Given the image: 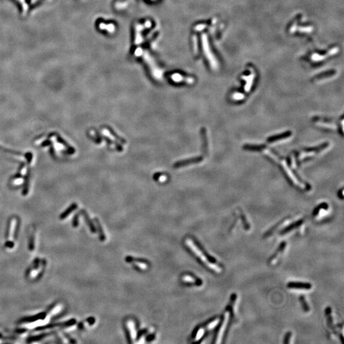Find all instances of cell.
Instances as JSON below:
<instances>
[{"label": "cell", "instance_id": "obj_1", "mask_svg": "<svg viewBox=\"0 0 344 344\" xmlns=\"http://www.w3.org/2000/svg\"><path fill=\"white\" fill-rule=\"evenodd\" d=\"M237 295L235 293L232 294L230 296L228 305L226 306L224 312H223L221 318H220L218 325H217L218 328L214 336V343H221L224 336L227 335L226 333H228L234 317V307Z\"/></svg>", "mask_w": 344, "mask_h": 344}, {"label": "cell", "instance_id": "obj_2", "mask_svg": "<svg viewBox=\"0 0 344 344\" xmlns=\"http://www.w3.org/2000/svg\"><path fill=\"white\" fill-rule=\"evenodd\" d=\"M244 148L249 150H254V151H259L263 152L265 154L268 155L270 158L274 159L275 162H277V163H279L280 165V166H281L284 169V170L286 174L288 175V177H289L290 181H291L295 186H296V187H298L300 189L302 190L309 189V186H307L305 183L302 182V180L299 178H297L296 175L294 174V173L292 172V170L289 168V166L286 163L285 160L282 159V158H280V157L279 155H277L275 152L271 151V150H270L269 149L266 148L264 146H254L247 145L245 146Z\"/></svg>", "mask_w": 344, "mask_h": 344}, {"label": "cell", "instance_id": "obj_3", "mask_svg": "<svg viewBox=\"0 0 344 344\" xmlns=\"http://www.w3.org/2000/svg\"><path fill=\"white\" fill-rule=\"evenodd\" d=\"M186 243L189 247V248L191 249L192 251L198 257L200 260L205 264L206 266L208 267L210 269L212 270L213 271L217 273H220L222 272V266L219 265L218 262L216 261L213 257L210 256L208 255L205 254L201 249H199V247L197 245L195 244V243L191 239L187 238L186 240Z\"/></svg>", "mask_w": 344, "mask_h": 344}, {"label": "cell", "instance_id": "obj_4", "mask_svg": "<svg viewBox=\"0 0 344 344\" xmlns=\"http://www.w3.org/2000/svg\"><path fill=\"white\" fill-rule=\"evenodd\" d=\"M327 145H328V144H322L319 147H317L302 150L298 154V161L303 162L306 159L312 158L315 155L319 154L320 151H322V150L326 149Z\"/></svg>", "mask_w": 344, "mask_h": 344}, {"label": "cell", "instance_id": "obj_5", "mask_svg": "<svg viewBox=\"0 0 344 344\" xmlns=\"http://www.w3.org/2000/svg\"><path fill=\"white\" fill-rule=\"evenodd\" d=\"M287 245V243L286 242H282L279 245V247L275 250V253L270 257L268 259V264L270 265H274L278 261L280 257L282 256V254L284 252Z\"/></svg>", "mask_w": 344, "mask_h": 344}, {"label": "cell", "instance_id": "obj_6", "mask_svg": "<svg viewBox=\"0 0 344 344\" xmlns=\"http://www.w3.org/2000/svg\"><path fill=\"white\" fill-rule=\"evenodd\" d=\"M312 284L309 282H289L287 284V288L290 289L296 290H310L312 289Z\"/></svg>", "mask_w": 344, "mask_h": 344}, {"label": "cell", "instance_id": "obj_7", "mask_svg": "<svg viewBox=\"0 0 344 344\" xmlns=\"http://www.w3.org/2000/svg\"><path fill=\"white\" fill-rule=\"evenodd\" d=\"M325 315H326V320H327V325H328L329 329L331 331H332V332H333V333H334V335L340 336L338 332L337 331L336 329L335 328V326H334L333 319L332 318V316H331V309L329 306H328L326 309Z\"/></svg>", "mask_w": 344, "mask_h": 344}, {"label": "cell", "instance_id": "obj_8", "mask_svg": "<svg viewBox=\"0 0 344 344\" xmlns=\"http://www.w3.org/2000/svg\"><path fill=\"white\" fill-rule=\"evenodd\" d=\"M289 221H290V219L289 218H286L285 219L282 220V221H280L279 223H277V224H275L271 229H270L268 231H267L265 235H264V237H265V238H268V237L272 236L273 233H275L277 230H278L280 228H282V226L286 225L287 224H288L289 222Z\"/></svg>", "mask_w": 344, "mask_h": 344}, {"label": "cell", "instance_id": "obj_9", "mask_svg": "<svg viewBox=\"0 0 344 344\" xmlns=\"http://www.w3.org/2000/svg\"><path fill=\"white\" fill-rule=\"evenodd\" d=\"M304 222V220L303 219H299L298 220H296V221L294 222L291 224H290L289 225H288L286 228H284L282 231H281V234L282 235H286V234H288V233H290V231H292L293 230H295L297 228H298L300 226H301Z\"/></svg>", "mask_w": 344, "mask_h": 344}, {"label": "cell", "instance_id": "obj_10", "mask_svg": "<svg viewBox=\"0 0 344 344\" xmlns=\"http://www.w3.org/2000/svg\"><path fill=\"white\" fill-rule=\"evenodd\" d=\"M328 209V205L326 203H323L317 206L316 208L313 210L312 215L314 218H320L322 216L326 211H327Z\"/></svg>", "mask_w": 344, "mask_h": 344}, {"label": "cell", "instance_id": "obj_11", "mask_svg": "<svg viewBox=\"0 0 344 344\" xmlns=\"http://www.w3.org/2000/svg\"><path fill=\"white\" fill-rule=\"evenodd\" d=\"M202 160H203L202 157H196V158L189 159H187V160H184V161H180V162L177 163L175 164L174 167H175V168H179V167L183 166L188 165L189 164L198 163L202 161Z\"/></svg>", "mask_w": 344, "mask_h": 344}, {"label": "cell", "instance_id": "obj_12", "mask_svg": "<svg viewBox=\"0 0 344 344\" xmlns=\"http://www.w3.org/2000/svg\"><path fill=\"white\" fill-rule=\"evenodd\" d=\"M290 135H291V133H290V131H287V132H285L284 133H282V134L269 137L268 139H267V142H269V143L277 142L279 141V140L288 138L289 137Z\"/></svg>", "mask_w": 344, "mask_h": 344}, {"label": "cell", "instance_id": "obj_13", "mask_svg": "<svg viewBox=\"0 0 344 344\" xmlns=\"http://www.w3.org/2000/svg\"><path fill=\"white\" fill-rule=\"evenodd\" d=\"M182 280L183 281L186 282H189V283H195L196 286H199L202 284V281L201 280H199L198 279H195L194 277L190 276V275H184L182 277Z\"/></svg>", "mask_w": 344, "mask_h": 344}, {"label": "cell", "instance_id": "obj_14", "mask_svg": "<svg viewBox=\"0 0 344 344\" xmlns=\"http://www.w3.org/2000/svg\"><path fill=\"white\" fill-rule=\"evenodd\" d=\"M127 326H128V328L129 329L130 334H131V336L132 340H135L136 337V333L134 322H133V321H132V320H128V322H127Z\"/></svg>", "mask_w": 344, "mask_h": 344}, {"label": "cell", "instance_id": "obj_15", "mask_svg": "<svg viewBox=\"0 0 344 344\" xmlns=\"http://www.w3.org/2000/svg\"><path fill=\"white\" fill-rule=\"evenodd\" d=\"M299 300H300V303H301L302 308L303 311L305 312H309L310 311V306L306 301L305 296H301L300 297Z\"/></svg>", "mask_w": 344, "mask_h": 344}, {"label": "cell", "instance_id": "obj_16", "mask_svg": "<svg viewBox=\"0 0 344 344\" xmlns=\"http://www.w3.org/2000/svg\"><path fill=\"white\" fill-rule=\"evenodd\" d=\"M76 207H77V205H76V203H73V204L70 206L65 212H63L62 213L61 216H60V218H61V219H65L66 217H67L69 214H70V213H72V211H73V210H75L76 208Z\"/></svg>", "mask_w": 344, "mask_h": 344}, {"label": "cell", "instance_id": "obj_17", "mask_svg": "<svg viewBox=\"0 0 344 344\" xmlns=\"http://www.w3.org/2000/svg\"><path fill=\"white\" fill-rule=\"evenodd\" d=\"M126 261H128V262H134V263L136 264V265H137L140 268H141L142 270H146V269H147V267L148 266H147V264L143 263H141V262H139L138 261H136V260H135L134 259L131 258V257H130V258H129V257H128V258H126Z\"/></svg>", "mask_w": 344, "mask_h": 344}, {"label": "cell", "instance_id": "obj_18", "mask_svg": "<svg viewBox=\"0 0 344 344\" xmlns=\"http://www.w3.org/2000/svg\"><path fill=\"white\" fill-rule=\"evenodd\" d=\"M204 334H205L204 328H199V329L197 331V333H195V334H193V336H195V341H198V340H200V338H202L203 336L204 335Z\"/></svg>", "mask_w": 344, "mask_h": 344}, {"label": "cell", "instance_id": "obj_19", "mask_svg": "<svg viewBox=\"0 0 344 344\" xmlns=\"http://www.w3.org/2000/svg\"><path fill=\"white\" fill-rule=\"evenodd\" d=\"M83 216H84L86 222H87V224H88V226H89V228H90V229H91V232H92V233H95V231H96V229H95V228L94 226H93L92 223L91 222V220H90V219H89L88 214H87V213H85L84 211H83Z\"/></svg>", "mask_w": 344, "mask_h": 344}, {"label": "cell", "instance_id": "obj_20", "mask_svg": "<svg viewBox=\"0 0 344 344\" xmlns=\"http://www.w3.org/2000/svg\"><path fill=\"white\" fill-rule=\"evenodd\" d=\"M19 3V4L21 5L22 9V14L25 15L26 13H27L28 10V5L27 4V3H26V0H17Z\"/></svg>", "mask_w": 344, "mask_h": 344}, {"label": "cell", "instance_id": "obj_21", "mask_svg": "<svg viewBox=\"0 0 344 344\" xmlns=\"http://www.w3.org/2000/svg\"><path fill=\"white\" fill-rule=\"evenodd\" d=\"M240 219H242V221L243 225V228H245V230H249V229H250V224H249L247 220V219L245 218V216L244 215H243V213H242V212L240 213Z\"/></svg>", "mask_w": 344, "mask_h": 344}, {"label": "cell", "instance_id": "obj_22", "mask_svg": "<svg viewBox=\"0 0 344 344\" xmlns=\"http://www.w3.org/2000/svg\"><path fill=\"white\" fill-rule=\"evenodd\" d=\"M96 220V223L97 224V226L98 227V229H99V237H100V239H101V241H104L105 240V236L103 234V230L101 228V226L100 225V224L99 223L98 220L97 219H95Z\"/></svg>", "mask_w": 344, "mask_h": 344}, {"label": "cell", "instance_id": "obj_23", "mask_svg": "<svg viewBox=\"0 0 344 344\" xmlns=\"http://www.w3.org/2000/svg\"><path fill=\"white\" fill-rule=\"evenodd\" d=\"M292 336H293V334L290 331H288L286 333V335L284 336V341L283 343H285V344H288L290 343V340H291L292 338Z\"/></svg>", "mask_w": 344, "mask_h": 344}, {"label": "cell", "instance_id": "obj_24", "mask_svg": "<svg viewBox=\"0 0 344 344\" xmlns=\"http://www.w3.org/2000/svg\"><path fill=\"white\" fill-rule=\"evenodd\" d=\"M23 182H24V180L22 178H17L16 179L14 180L13 183H14V185H20L22 183H23Z\"/></svg>", "mask_w": 344, "mask_h": 344}, {"label": "cell", "instance_id": "obj_25", "mask_svg": "<svg viewBox=\"0 0 344 344\" xmlns=\"http://www.w3.org/2000/svg\"><path fill=\"white\" fill-rule=\"evenodd\" d=\"M0 150H2L1 151L5 152H8V153H10V154H16V155H21V154L20 153V152H14V151H10V150L5 149L4 148H2V147H0Z\"/></svg>", "mask_w": 344, "mask_h": 344}]
</instances>
